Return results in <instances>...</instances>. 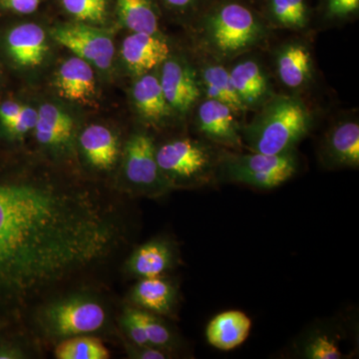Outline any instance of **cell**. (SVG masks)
I'll list each match as a JSON object with an SVG mask.
<instances>
[{"instance_id": "1", "label": "cell", "mask_w": 359, "mask_h": 359, "mask_svg": "<svg viewBox=\"0 0 359 359\" xmlns=\"http://www.w3.org/2000/svg\"><path fill=\"white\" fill-rule=\"evenodd\" d=\"M121 236L114 212L89 193L0 182V306L91 268L114 252Z\"/></svg>"}, {"instance_id": "2", "label": "cell", "mask_w": 359, "mask_h": 359, "mask_svg": "<svg viewBox=\"0 0 359 359\" xmlns=\"http://www.w3.org/2000/svg\"><path fill=\"white\" fill-rule=\"evenodd\" d=\"M194 27L201 55L224 65L259 48L269 35L264 18L238 0H215L196 18Z\"/></svg>"}, {"instance_id": "3", "label": "cell", "mask_w": 359, "mask_h": 359, "mask_svg": "<svg viewBox=\"0 0 359 359\" xmlns=\"http://www.w3.org/2000/svg\"><path fill=\"white\" fill-rule=\"evenodd\" d=\"M249 124L242 126L244 147L250 152L282 155L295 150L313 127V115L297 95L275 94Z\"/></svg>"}, {"instance_id": "4", "label": "cell", "mask_w": 359, "mask_h": 359, "mask_svg": "<svg viewBox=\"0 0 359 359\" xmlns=\"http://www.w3.org/2000/svg\"><path fill=\"white\" fill-rule=\"evenodd\" d=\"M224 150L203 138L175 139L156 148V160L170 188H203L218 182Z\"/></svg>"}, {"instance_id": "5", "label": "cell", "mask_w": 359, "mask_h": 359, "mask_svg": "<svg viewBox=\"0 0 359 359\" xmlns=\"http://www.w3.org/2000/svg\"><path fill=\"white\" fill-rule=\"evenodd\" d=\"M297 170L299 159L295 150L282 155L254 152L242 154L224 150L217 181L243 184L259 190H271L292 179Z\"/></svg>"}, {"instance_id": "6", "label": "cell", "mask_w": 359, "mask_h": 359, "mask_svg": "<svg viewBox=\"0 0 359 359\" xmlns=\"http://www.w3.org/2000/svg\"><path fill=\"white\" fill-rule=\"evenodd\" d=\"M106 320L107 313L102 304L84 295L51 302L40 313V323L45 332L63 339L98 332Z\"/></svg>"}, {"instance_id": "7", "label": "cell", "mask_w": 359, "mask_h": 359, "mask_svg": "<svg viewBox=\"0 0 359 359\" xmlns=\"http://www.w3.org/2000/svg\"><path fill=\"white\" fill-rule=\"evenodd\" d=\"M123 172L130 188L141 195L158 197L169 190L156 160V146L146 133L130 137L125 145Z\"/></svg>"}, {"instance_id": "8", "label": "cell", "mask_w": 359, "mask_h": 359, "mask_svg": "<svg viewBox=\"0 0 359 359\" xmlns=\"http://www.w3.org/2000/svg\"><path fill=\"white\" fill-rule=\"evenodd\" d=\"M161 87L170 108L175 113L187 115L203 99L196 65L172 56L161 65Z\"/></svg>"}, {"instance_id": "9", "label": "cell", "mask_w": 359, "mask_h": 359, "mask_svg": "<svg viewBox=\"0 0 359 359\" xmlns=\"http://www.w3.org/2000/svg\"><path fill=\"white\" fill-rule=\"evenodd\" d=\"M195 125L203 139L222 148L241 150L244 148L240 123L236 111L226 104L203 98L194 108Z\"/></svg>"}, {"instance_id": "10", "label": "cell", "mask_w": 359, "mask_h": 359, "mask_svg": "<svg viewBox=\"0 0 359 359\" xmlns=\"http://www.w3.org/2000/svg\"><path fill=\"white\" fill-rule=\"evenodd\" d=\"M52 37L99 69H108L112 63L114 44L103 30L85 25H66L53 29Z\"/></svg>"}, {"instance_id": "11", "label": "cell", "mask_w": 359, "mask_h": 359, "mask_svg": "<svg viewBox=\"0 0 359 359\" xmlns=\"http://www.w3.org/2000/svg\"><path fill=\"white\" fill-rule=\"evenodd\" d=\"M321 165L328 170L358 169L359 124L354 118H344L327 130L320 151Z\"/></svg>"}, {"instance_id": "12", "label": "cell", "mask_w": 359, "mask_h": 359, "mask_svg": "<svg viewBox=\"0 0 359 359\" xmlns=\"http://www.w3.org/2000/svg\"><path fill=\"white\" fill-rule=\"evenodd\" d=\"M229 71L231 83L245 110L256 111L275 95L268 72L259 59L238 57Z\"/></svg>"}, {"instance_id": "13", "label": "cell", "mask_w": 359, "mask_h": 359, "mask_svg": "<svg viewBox=\"0 0 359 359\" xmlns=\"http://www.w3.org/2000/svg\"><path fill=\"white\" fill-rule=\"evenodd\" d=\"M122 57L135 76L152 72L171 54V48L161 33H131L122 44Z\"/></svg>"}, {"instance_id": "14", "label": "cell", "mask_w": 359, "mask_h": 359, "mask_svg": "<svg viewBox=\"0 0 359 359\" xmlns=\"http://www.w3.org/2000/svg\"><path fill=\"white\" fill-rule=\"evenodd\" d=\"M313 66L311 49L308 44L299 40L283 43L276 50V76L280 83L290 91H302L309 86L313 82Z\"/></svg>"}, {"instance_id": "15", "label": "cell", "mask_w": 359, "mask_h": 359, "mask_svg": "<svg viewBox=\"0 0 359 359\" xmlns=\"http://www.w3.org/2000/svg\"><path fill=\"white\" fill-rule=\"evenodd\" d=\"M176 245L167 238H153L137 248L126 263L130 275L138 278L164 276L178 264Z\"/></svg>"}, {"instance_id": "16", "label": "cell", "mask_w": 359, "mask_h": 359, "mask_svg": "<svg viewBox=\"0 0 359 359\" xmlns=\"http://www.w3.org/2000/svg\"><path fill=\"white\" fill-rule=\"evenodd\" d=\"M197 68L203 98L212 99L226 104L238 114L247 112L231 83L226 65L215 59L201 55Z\"/></svg>"}, {"instance_id": "17", "label": "cell", "mask_w": 359, "mask_h": 359, "mask_svg": "<svg viewBox=\"0 0 359 359\" xmlns=\"http://www.w3.org/2000/svg\"><path fill=\"white\" fill-rule=\"evenodd\" d=\"M55 86L59 95L66 100L88 104L95 95L94 71L84 59L71 57L59 68Z\"/></svg>"}, {"instance_id": "18", "label": "cell", "mask_w": 359, "mask_h": 359, "mask_svg": "<svg viewBox=\"0 0 359 359\" xmlns=\"http://www.w3.org/2000/svg\"><path fill=\"white\" fill-rule=\"evenodd\" d=\"M178 290L175 283L164 276L139 278L131 292L136 308L157 314L171 316L177 304Z\"/></svg>"}, {"instance_id": "19", "label": "cell", "mask_w": 359, "mask_h": 359, "mask_svg": "<svg viewBox=\"0 0 359 359\" xmlns=\"http://www.w3.org/2000/svg\"><path fill=\"white\" fill-rule=\"evenodd\" d=\"M6 42L11 57L23 67L41 65L48 50L44 30L35 23L16 26L7 35Z\"/></svg>"}, {"instance_id": "20", "label": "cell", "mask_w": 359, "mask_h": 359, "mask_svg": "<svg viewBox=\"0 0 359 359\" xmlns=\"http://www.w3.org/2000/svg\"><path fill=\"white\" fill-rule=\"evenodd\" d=\"M252 320L240 311H226L217 314L205 328L208 342L219 351H231L249 337Z\"/></svg>"}, {"instance_id": "21", "label": "cell", "mask_w": 359, "mask_h": 359, "mask_svg": "<svg viewBox=\"0 0 359 359\" xmlns=\"http://www.w3.org/2000/svg\"><path fill=\"white\" fill-rule=\"evenodd\" d=\"M132 97L139 114L147 121L163 122L173 113L163 93L159 77L152 72L138 77L132 89Z\"/></svg>"}, {"instance_id": "22", "label": "cell", "mask_w": 359, "mask_h": 359, "mask_svg": "<svg viewBox=\"0 0 359 359\" xmlns=\"http://www.w3.org/2000/svg\"><path fill=\"white\" fill-rule=\"evenodd\" d=\"M87 161L99 170H109L119 156V142L111 130L102 125H91L79 139Z\"/></svg>"}, {"instance_id": "23", "label": "cell", "mask_w": 359, "mask_h": 359, "mask_svg": "<svg viewBox=\"0 0 359 359\" xmlns=\"http://www.w3.org/2000/svg\"><path fill=\"white\" fill-rule=\"evenodd\" d=\"M34 132L36 140L46 147L60 148L67 145L72 137V118L53 104L40 106Z\"/></svg>"}, {"instance_id": "24", "label": "cell", "mask_w": 359, "mask_h": 359, "mask_svg": "<svg viewBox=\"0 0 359 359\" xmlns=\"http://www.w3.org/2000/svg\"><path fill=\"white\" fill-rule=\"evenodd\" d=\"M341 337L332 327H314L297 341L295 353L304 359H341Z\"/></svg>"}, {"instance_id": "25", "label": "cell", "mask_w": 359, "mask_h": 359, "mask_svg": "<svg viewBox=\"0 0 359 359\" xmlns=\"http://www.w3.org/2000/svg\"><path fill=\"white\" fill-rule=\"evenodd\" d=\"M264 18L273 27L302 30L308 27L311 13L306 0H268Z\"/></svg>"}, {"instance_id": "26", "label": "cell", "mask_w": 359, "mask_h": 359, "mask_svg": "<svg viewBox=\"0 0 359 359\" xmlns=\"http://www.w3.org/2000/svg\"><path fill=\"white\" fill-rule=\"evenodd\" d=\"M117 11L123 25L132 33H160L152 0H117Z\"/></svg>"}, {"instance_id": "27", "label": "cell", "mask_w": 359, "mask_h": 359, "mask_svg": "<svg viewBox=\"0 0 359 359\" xmlns=\"http://www.w3.org/2000/svg\"><path fill=\"white\" fill-rule=\"evenodd\" d=\"M135 316L140 323L149 346L162 349L171 354L179 344L176 334L169 325L157 314L149 313L138 308H132Z\"/></svg>"}, {"instance_id": "28", "label": "cell", "mask_w": 359, "mask_h": 359, "mask_svg": "<svg viewBox=\"0 0 359 359\" xmlns=\"http://www.w3.org/2000/svg\"><path fill=\"white\" fill-rule=\"evenodd\" d=\"M54 355L58 359H107L110 351L100 339L83 334L63 339Z\"/></svg>"}, {"instance_id": "29", "label": "cell", "mask_w": 359, "mask_h": 359, "mask_svg": "<svg viewBox=\"0 0 359 359\" xmlns=\"http://www.w3.org/2000/svg\"><path fill=\"white\" fill-rule=\"evenodd\" d=\"M67 13L83 22L103 23L107 18L108 0H62Z\"/></svg>"}, {"instance_id": "30", "label": "cell", "mask_w": 359, "mask_h": 359, "mask_svg": "<svg viewBox=\"0 0 359 359\" xmlns=\"http://www.w3.org/2000/svg\"><path fill=\"white\" fill-rule=\"evenodd\" d=\"M39 112L29 106L23 105L20 114L11 123V126L6 129L9 134L14 137H22L34 130L36 126Z\"/></svg>"}, {"instance_id": "31", "label": "cell", "mask_w": 359, "mask_h": 359, "mask_svg": "<svg viewBox=\"0 0 359 359\" xmlns=\"http://www.w3.org/2000/svg\"><path fill=\"white\" fill-rule=\"evenodd\" d=\"M359 11V0H327L325 16L330 20H347Z\"/></svg>"}, {"instance_id": "32", "label": "cell", "mask_w": 359, "mask_h": 359, "mask_svg": "<svg viewBox=\"0 0 359 359\" xmlns=\"http://www.w3.org/2000/svg\"><path fill=\"white\" fill-rule=\"evenodd\" d=\"M121 325L123 330L126 334L130 341L137 344V346H149L145 334L138 320L133 313L132 308L125 309L123 313Z\"/></svg>"}, {"instance_id": "33", "label": "cell", "mask_w": 359, "mask_h": 359, "mask_svg": "<svg viewBox=\"0 0 359 359\" xmlns=\"http://www.w3.org/2000/svg\"><path fill=\"white\" fill-rule=\"evenodd\" d=\"M215 0H164L165 4L172 9L185 15L198 18Z\"/></svg>"}, {"instance_id": "34", "label": "cell", "mask_w": 359, "mask_h": 359, "mask_svg": "<svg viewBox=\"0 0 359 359\" xmlns=\"http://www.w3.org/2000/svg\"><path fill=\"white\" fill-rule=\"evenodd\" d=\"M130 358L137 359H166L170 358V353L162 349L148 346H137L133 342L126 346Z\"/></svg>"}, {"instance_id": "35", "label": "cell", "mask_w": 359, "mask_h": 359, "mask_svg": "<svg viewBox=\"0 0 359 359\" xmlns=\"http://www.w3.org/2000/svg\"><path fill=\"white\" fill-rule=\"evenodd\" d=\"M22 104L15 101H6L0 105V122L4 129L8 128L22 109Z\"/></svg>"}, {"instance_id": "36", "label": "cell", "mask_w": 359, "mask_h": 359, "mask_svg": "<svg viewBox=\"0 0 359 359\" xmlns=\"http://www.w3.org/2000/svg\"><path fill=\"white\" fill-rule=\"evenodd\" d=\"M39 1L40 0H1V4L15 13L28 14L36 11Z\"/></svg>"}, {"instance_id": "37", "label": "cell", "mask_w": 359, "mask_h": 359, "mask_svg": "<svg viewBox=\"0 0 359 359\" xmlns=\"http://www.w3.org/2000/svg\"><path fill=\"white\" fill-rule=\"evenodd\" d=\"M25 353L16 344L11 342H0V359L25 358Z\"/></svg>"}, {"instance_id": "38", "label": "cell", "mask_w": 359, "mask_h": 359, "mask_svg": "<svg viewBox=\"0 0 359 359\" xmlns=\"http://www.w3.org/2000/svg\"><path fill=\"white\" fill-rule=\"evenodd\" d=\"M0 327H1V321H0Z\"/></svg>"}]
</instances>
